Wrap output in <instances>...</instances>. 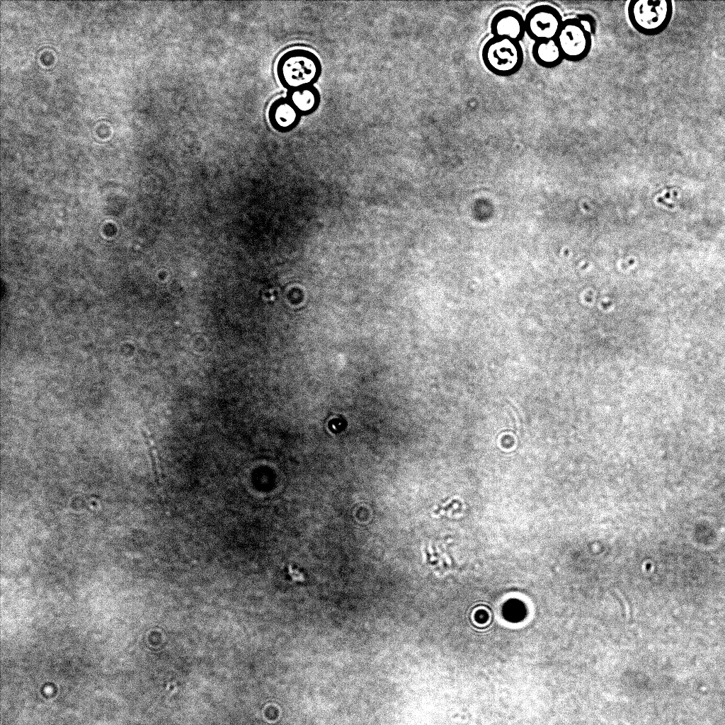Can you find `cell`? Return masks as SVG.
<instances>
[{
    "label": "cell",
    "instance_id": "cell-1",
    "mask_svg": "<svg viewBox=\"0 0 725 725\" xmlns=\"http://www.w3.org/2000/svg\"><path fill=\"white\" fill-rule=\"evenodd\" d=\"M276 73L280 83L290 91L311 86L320 75L321 64L314 53L296 49L284 53L280 57Z\"/></svg>",
    "mask_w": 725,
    "mask_h": 725
},
{
    "label": "cell",
    "instance_id": "cell-2",
    "mask_svg": "<svg viewBox=\"0 0 725 725\" xmlns=\"http://www.w3.org/2000/svg\"><path fill=\"white\" fill-rule=\"evenodd\" d=\"M481 59L486 68L498 76H510L518 73L524 62V52L520 42L492 37L484 45Z\"/></svg>",
    "mask_w": 725,
    "mask_h": 725
},
{
    "label": "cell",
    "instance_id": "cell-3",
    "mask_svg": "<svg viewBox=\"0 0 725 725\" xmlns=\"http://www.w3.org/2000/svg\"><path fill=\"white\" fill-rule=\"evenodd\" d=\"M673 13L669 0H633L627 6L628 18L639 33L652 36L661 33L669 25Z\"/></svg>",
    "mask_w": 725,
    "mask_h": 725
},
{
    "label": "cell",
    "instance_id": "cell-4",
    "mask_svg": "<svg viewBox=\"0 0 725 725\" xmlns=\"http://www.w3.org/2000/svg\"><path fill=\"white\" fill-rule=\"evenodd\" d=\"M564 60L577 62L585 59L592 47V34L578 18L564 20L556 38Z\"/></svg>",
    "mask_w": 725,
    "mask_h": 725
},
{
    "label": "cell",
    "instance_id": "cell-5",
    "mask_svg": "<svg viewBox=\"0 0 725 725\" xmlns=\"http://www.w3.org/2000/svg\"><path fill=\"white\" fill-rule=\"evenodd\" d=\"M564 20L554 7L542 4L532 8L525 17L526 34L534 41L556 38Z\"/></svg>",
    "mask_w": 725,
    "mask_h": 725
},
{
    "label": "cell",
    "instance_id": "cell-6",
    "mask_svg": "<svg viewBox=\"0 0 725 725\" xmlns=\"http://www.w3.org/2000/svg\"><path fill=\"white\" fill-rule=\"evenodd\" d=\"M490 27L493 37L520 42L526 34L525 18L513 9H504L496 13L491 19Z\"/></svg>",
    "mask_w": 725,
    "mask_h": 725
},
{
    "label": "cell",
    "instance_id": "cell-7",
    "mask_svg": "<svg viewBox=\"0 0 725 725\" xmlns=\"http://www.w3.org/2000/svg\"><path fill=\"white\" fill-rule=\"evenodd\" d=\"M268 118L273 128L287 131L297 124L299 113L287 98H279L270 105Z\"/></svg>",
    "mask_w": 725,
    "mask_h": 725
},
{
    "label": "cell",
    "instance_id": "cell-8",
    "mask_svg": "<svg viewBox=\"0 0 725 725\" xmlns=\"http://www.w3.org/2000/svg\"><path fill=\"white\" fill-rule=\"evenodd\" d=\"M532 55L539 66L546 69L556 67L564 60L556 38L535 41Z\"/></svg>",
    "mask_w": 725,
    "mask_h": 725
},
{
    "label": "cell",
    "instance_id": "cell-9",
    "mask_svg": "<svg viewBox=\"0 0 725 725\" xmlns=\"http://www.w3.org/2000/svg\"><path fill=\"white\" fill-rule=\"evenodd\" d=\"M287 98L299 113H310L318 103L317 93L312 86L290 90Z\"/></svg>",
    "mask_w": 725,
    "mask_h": 725
},
{
    "label": "cell",
    "instance_id": "cell-10",
    "mask_svg": "<svg viewBox=\"0 0 725 725\" xmlns=\"http://www.w3.org/2000/svg\"><path fill=\"white\" fill-rule=\"evenodd\" d=\"M503 614L508 621L517 622L524 619L526 615V609L521 601L513 599L505 603L503 608Z\"/></svg>",
    "mask_w": 725,
    "mask_h": 725
},
{
    "label": "cell",
    "instance_id": "cell-11",
    "mask_svg": "<svg viewBox=\"0 0 725 725\" xmlns=\"http://www.w3.org/2000/svg\"><path fill=\"white\" fill-rule=\"evenodd\" d=\"M142 434L144 435V439H145V440L147 442V444L148 445V447H149V452H150V456H151V459H152V462L153 469H154V474L156 476L157 482L160 483V479H161V474H161V472H160V469H159V457H158V454H157L156 448L154 443H152V440L149 436L147 432L145 430L142 429Z\"/></svg>",
    "mask_w": 725,
    "mask_h": 725
},
{
    "label": "cell",
    "instance_id": "cell-12",
    "mask_svg": "<svg viewBox=\"0 0 725 725\" xmlns=\"http://www.w3.org/2000/svg\"><path fill=\"white\" fill-rule=\"evenodd\" d=\"M577 18L579 20V21L581 22V23L582 24V25L588 31H589L590 33H592V31L593 30V23L591 22V20H590V17H587V16L583 15V16H578V17H577Z\"/></svg>",
    "mask_w": 725,
    "mask_h": 725
},
{
    "label": "cell",
    "instance_id": "cell-13",
    "mask_svg": "<svg viewBox=\"0 0 725 725\" xmlns=\"http://www.w3.org/2000/svg\"><path fill=\"white\" fill-rule=\"evenodd\" d=\"M617 594H618L620 598L622 600V605H624V611H625V614H626V617H627V620H629L631 617V610H630L629 605L628 602L626 600V599L624 598V597L622 594H620V593H617Z\"/></svg>",
    "mask_w": 725,
    "mask_h": 725
},
{
    "label": "cell",
    "instance_id": "cell-14",
    "mask_svg": "<svg viewBox=\"0 0 725 725\" xmlns=\"http://www.w3.org/2000/svg\"><path fill=\"white\" fill-rule=\"evenodd\" d=\"M290 574L295 581H304L303 575L296 570H292L291 567L290 568Z\"/></svg>",
    "mask_w": 725,
    "mask_h": 725
},
{
    "label": "cell",
    "instance_id": "cell-15",
    "mask_svg": "<svg viewBox=\"0 0 725 725\" xmlns=\"http://www.w3.org/2000/svg\"><path fill=\"white\" fill-rule=\"evenodd\" d=\"M486 619H487V615H486V613L485 612L479 611V612H477V614H476V620L479 622H484L485 621H486Z\"/></svg>",
    "mask_w": 725,
    "mask_h": 725
}]
</instances>
